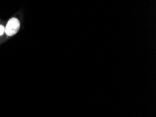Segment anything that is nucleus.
Segmentation results:
<instances>
[{"label": "nucleus", "mask_w": 156, "mask_h": 117, "mask_svg": "<svg viewBox=\"0 0 156 117\" xmlns=\"http://www.w3.org/2000/svg\"><path fill=\"white\" fill-rule=\"evenodd\" d=\"M20 27V23L18 18H11L9 20L5 27V34L11 37L17 33Z\"/></svg>", "instance_id": "1"}, {"label": "nucleus", "mask_w": 156, "mask_h": 117, "mask_svg": "<svg viewBox=\"0 0 156 117\" xmlns=\"http://www.w3.org/2000/svg\"><path fill=\"white\" fill-rule=\"evenodd\" d=\"M5 32V27L4 25H0V36L3 35Z\"/></svg>", "instance_id": "2"}]
</instances>
